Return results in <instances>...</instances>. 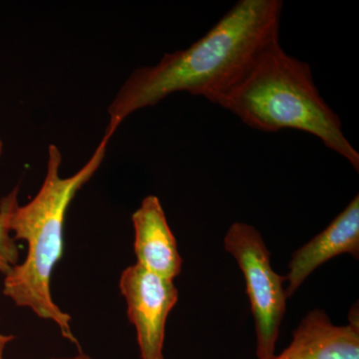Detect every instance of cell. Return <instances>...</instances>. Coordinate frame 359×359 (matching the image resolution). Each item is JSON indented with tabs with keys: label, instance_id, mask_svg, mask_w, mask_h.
<instances>
[{
	"label": "cell",
	"instance_id": "obj_1",
	"mask_svg": "<svg viewBox=\"0 0 359 359\" xmlns=\"http://www.w3.org/2000/svg\"><path fill=\"white\" fill-rule=\"evenodd\" d=\"M283 7L282 0H240L185 50L165 54L155 66L137 68L108 108L107 129L116 132L135 111L176 92L218 104L259 54L278 41Z\"/></svg>",
	"mask_w": 359,
	"mask_h": 359
},
{
	"label": "cell",
	"instance_id": "obj_2",
	"mask_svg": "<svg viewBox=\"0 0 359 359\" xmlns=\"http://www.w3.org/2000/svg\"><path fill=\"white\" fill-rule=\"evenodd\" d=\"M115 132L106 129L95 152L77 173L60 176L62 155L57 146L48 148L46 175L39 193L27 204L14 209L9 222L15 241L27 245L25 261L4 276V297L20 308L30 309L39 318L57 325L61 334L80 347L71 328V316L60 309L51 294V278L65 254V224L68 208L78 191L101 166L108 142Z\"/></svg>",
	"mask_w": 359,
	"mask_h": 359
},
{
	"label": "cell",
	"instance_id": "obj_3",
	"mask_svg": "<svg viewBox=\"0 0 359 359\" xmlns=\"http://www.w3.org/2000/svg\"><path fill=\"white\" fill-rule=\"evenodd\" d=\"M217 105L250 128L268 133L294 129L320 139L359 171V154L339 115L320 96L308 63L289 55L280 41L264 49Z\"/></svg>",
	"mask_w": 359,
	"mask_h": 359
},
{
	"label": "cell",
	"instance_id": "obj_4",
	"mask_svg": "<svg viewBox=\"0 0 359 359\" xmlns=\"http://www.w3.org/2000/svg\"><path fill=\"white\" fill-rule=\"evenodd\" d=\"M224 245L244 275L256 325L257 358L269 359L275 354L287 308L285 278L271 268V252L261 233L252 224H231Z\"/></svg>",
	"mask_w": 359,
	"mask_h": 359
},
{
	"label": "cell",
	"instance_id": "obj_5",
	"mask_svg": "<svg viewBox=\"0 0 359 359\" xmlns=\"http://www.w3.org/2000/svg\"><path fill=\"white\" fill-rule=\"evenodd\" d=\"M119 289L136 330L141 359H165L168 316L179 299L174 280L134 264L122 271Z\"/></svg>",
	"mask_w": 359,
	"mask_h": 359
},
{
	"label": "cell",
	"instance_id": "obj_6",
	"mask_svg": "<svg viewBox=\"0 0 359 359\" xmlns=\"http://www.w3.org/2000/svg\"><path fill=\"white\" fill-rule=\"evenodd\" d=\"M359 257V197L356 195L327 228L292 254L285 276L287 299L321 264L339 255Z\"/></svg>",
	"mask_w": 359,
	"mask_h": 359
},
{
	"label": "cell",
	"instance_id": "obj_7",
	"mask_svg": "<svg viewBox=\"0 0 359 359\" xmlns=\"http://www.w3.org/2000/svg\"><path fill=\"white\" fill-rule=\"evenodd\" d=\"M136 264L151 273L175 280L181 273L183 259L159 198H144L132 215Z\"/></svg>",
	"mask_w": 359,
	"mask_h": 359
},
{
	"label": "cell",
	"instance_id": "obj_8",
	"mask_svg": "<svg viewBox=\"0 0 359 359\" xmlns=\"http://www.w3.org/2000/svg\"><path fill=\"white\" fill-rule=\"evenodd\" d=\"M269 359H359V330L334 325L323 309L309 311L290 346Z\"/></svg>",
	"mask_w": 359,
	"mask_h": 359
},
{
	"label": "cell",
	"instance_id": "obj_9",
	"mask_svg": "<svg viewBox=\"0 0 359 359\" xmlns=\"http://www.w3.org/2000/svg\"><path fill=\"white\" fill-rule=\"evenodd\" d=\"M20 186L0 199V273L6 276L20 263V248L9 229L11 215L20 205Z\"/></svg>",
	"mask_w": 359,
	"mask_h": 359
},
{
	"label": "cell",
	"instance_id": "obj_10",
	"mask_svg": "<svg viewBox=\"0 0 359 359\" xmlns=\"http://www.w3.org/2000/svg\"><path fill=\"white\" fill-rule=\"evenodd\" d=\"M358 302H356L355 304L351 306V309H349L348 313V325L355 328V330H359V313H358Z\"/></svg>",
	"mask_w": 359,
	"mask_h": 359
},
{
	"label": "cell",
	"instance_id": "obj_11",
	"mask_svg": "<svg viewBox=\"0 0 359 359\" xmlns=\"http://www.w3.org/2000/svg\"><path fill=\"white\" fill-rule=\"evenodd\" d=\"M14 339L15 337L13 334H4L0 332V359H4V351H6V346L13 342Z\"/></svg>",
	"mask_w": 359,
	"mask_h": 359
},
{
	"label": "cell",
	"instance_id": "obj_12",
	"mask_svg": "<svg viewBox=\"0 0 359 359\" xmlns=\"http://www.w3.org/2000/svg\"><path fill=\"white\" fill-rule=\"evenodd\" d=\"M51 359H94L91 358V356L88 355V354H85L83 353H80L76 356H72V358H51Z\"/></svg>",
	"mask_w": 359,
	"mask_h": 359
},
{
	"label": "cell",
	"instance_id": "obj_13",
	"mask_svg": "<svg viewBox=\"0 0 359 359\" xmlns=\"http://www.w3.org/2000/svg\"><path fill=\"white\" fill-rule=\"evenodd\" d=\"M2 151H4V142H2L1 137H0V157H1Z\"/></svg>",
	"mask_w": 359,
	"mask_h": 359
}]
</instances>
